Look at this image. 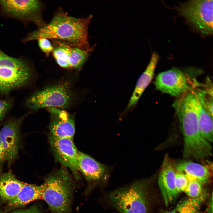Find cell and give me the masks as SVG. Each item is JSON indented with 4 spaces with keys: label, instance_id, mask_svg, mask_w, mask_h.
<instances>
[{
    "label": "cell",
    "instance_id": "1",
    "mask_svg": "<svg viewBox=\"0 0 213 213\" xmlns=\"http://www.w3.org/2000/svg\"><path fill=\"white\" fill-rule=\"evenodd\" d=\"M196 100L194 93L189 91L178 97L172 106L183 136L184 157L204 159L212 155V147L200 131Z\"/></svg>",
    "mask_w": 213,
    "mask_h": 213
},
{
    "label": "cell",
    "instance_id": "2",
    "mask_svg": "<svg viewBox=\"0 0 213 213\" xmlns=\"http://www.w3.org/2000/svg\"><path fill=\"white\" fill-rule=\"evenodd\" d=\"M77 18L61 10L57 12L50 22L30 33L25 41L40 38L60 40L81 49L93 50L88 41V28L92 17Z\"/></svg>",
    "mask_w": 213,
    "mask_h": 213
},
{
    "label": "cell",
    "instance_id": "3",
    "mask_svg": "<svg viewBox=\"0 0 213 213\" xmlns=\"http://www.w3.org/2000/svg\"><path fill=\"white\" fill-rule=\"evenodd\" d=\"M42 184L41 199L51 213H71L76 184L66 167L52 171Z\"/></svg>",
    "mask_w": 213,
    "mask_h": 213
},
{
    "label": "cell",
    "instance_id": "4",
    "mask_svg": "<svg viewBox=\"0 0 213 213\" xmlns=\"http://www.w3.org/2000/svg\"><path fill=\"white\" fill-rule=\"evenodd\" d=\"M150 183L149 179L139 180L112 191L106 201L120 213H148Z\"/></svg>",
    "mask_w": 213,
    "mask_h": 213
},
{
    "label": "cell",
    "instance_id": "5",
    "mask_svg": "<svg viewBox=\"0 0 213 213\" xmlns=\"http://www.w3.org/2000/svg\"><path fill=\"white\" fill-rule=\"evenodd\" d=\"M213 0H191L176 7L179 14L184 17L203 36L213 33Z\"/></svg>",
    "mask_w": 213,
    "mask_h": 213
},
{
    "label": "cell",
    "instance_id": "6",
    "mask_svg": "<svg viewBox=\"0 0 213 213\" xmlns=\"http://www.w3.org/2000/svg\"><path fill=\"white\" fill-rule=\"evenodd\" d=\"M31 75V70L25 62L0 51V93H7L23 86Z\"/></svg>",
    "mask_w": 213,
    "mask_h": 213
},
{
    "label": "cell",
    "instance_id": "7",
    "mask_svg": "<svg viewBox=\"0 0 213 213\" xmlns=\"http://www.w3.org/2000/svg\"><path fill=\"white\" fill-rule=\"evenodd\" d=\"M72 99L69 85L64 83L36 91L27 99L26 105L33 111L45 107L64 108L70 105Z\"/></svg>",
    "mask_w": 213,
    "mask_h": 213
},
{
    "label": "cell",
    "instance_id": "8",
    "mask_svg": "<svg viewBox=\"0 0 213 213\" xmlns=\"http://www.w3.org/2000/svg\"><path fill=\"white\" fill-rule=\"evenodd\" d=\"M77 165L87 182L84 192L87 195L97 187L106 184L109 177L111 168L101 164L90 156L78 151Z\"/></svg>",
    "mask_w": 213,
    "mask_h": 213
},
{
    "label": "cell",
    "instance_id": "9",
    "mask_svg": "<svg viewBox=\"0 0 213 213\" xmlns=\"http://www.w3.org/2000/svg\"><path fill=\"white\" fill-rule=\"evenodd\" d=\"M26 115L7 121L0 130L5 160L9 166L17 159L22 145L21 125Z\"/></svg>",
    "mask_w": 213,
    "mask_h": 213
},
{
    "label": "cell",
    "instance_id": "10",
    "mask_svg": "<svg viewBox=\"0 0 213 213\" xmlns=\"http://www.w3.org/2000/svg\"><path fill=\"white\" fill-rule=\"evenodd\" d=\"M3 10L12 17L32 22L41 27L45 24L41 15V5L38 0H0Z\"/></svg>",
    "mask_w": 213,
    "mask_h": 213
},
{
    "label": "cell",
    "instance_id": "11",
    "mask_svg": "<svg viewBox=\"0 0 213 213\" xmlns=\"http://www.w3.org/2000/svg\"><path fill=\"white\" fill-rule=\"evenodd\" d=\"M48 138L56 160L64 167L69 168L77 180L80 178L77 165L78 151L73 139L58 138L50 133L48 134Z\"/></svg>",
    "mask_w": 213,
    "mask_h": 213
},
{
    "label": "cell",
    "instance_id": "12",
    "mask_svg": "<svg viewBox=\"0 0 213 213\" xmlns=\"http://www.w3.org/2000/svg\"><path fill=\"white\" fill-rule=\"evenodd\" d=\"M184 73L175 67L159 73L154 83L156 89L173 96H181L191 89Z\"/></svg>",
    "mask_w": 213,
    "mask_h": 213
},
{
    "label": "cell",
    "instance_id": "13",
    "mask_svg": "<svg viewBox=\"0 0 213 213\" xmlns=\"http://www.w3.org/2000/svg\"><path fill=\"white\" fill-rule=\"evenodd\" d=\"M46 108L50 114L48 127L50 133L58 138L73 139L75 132L74 116L59 108Z\"/></svg>",
    "mask_w": 213,
    "mask_h": 213
},
{
    "label": "cell",
    "instance_id": "14",
    "mask_svg": "<svg viewBox=\"0 0 213 213\" xmlns=\"http://www.w3.org/2000/svg\"><path fill=\"white\" fill-rule=\"evenodd\" d=\"M175 172L167 156L164 158L159 175L158 184L166 207L173 203L179 193L175 185Z\"/></svg>",
    "mask_w": 213,
    "mask_h": 213
},
{
    "label": "cell",
    "instance_id": "15",
    "mask_svg": "<svg viewBox=\"0 0 213 213\" xmlns=\"http://www.w3.org/2000/svg\"><path fill=\"white\" fill-rule=\"evenodd\" d=\"M42 184L37 185L25 183L17 195L7 202L6 212L23 207L31 201L41 199Z\"/></svg>",
    "mask_w": 213,
    "mask_h": 213
},
{
    "label": "cell",
    "instance_id": "16",
    "mask_svg": "<svg viewBox=\"0 0 213 213\" xmlns=\"http://www.w3.org/2000/svg\"><path fill=\"white\" fill-rule=\"evenodd\" d=\"M156 52L152 54L149 63L139 78L132 96L126 108L128 111L134 107L146 88L151 83L153 78L155 70L159 59Z\"/></svg>",
    "mask_w": 213,
    "mask_h": 213
},
{
    "label": "cell",
    "instance_id": "17",
    "mask_svg": "<svg viewBox=\"0 0 213 213\" xmlns=\"http://www.w3.org/2000/svg\"><path fill=\"white\" fill-rule=\"evenodd\" d=\"M18 180L12 172L0 174V197L9 201L17 194L25 184Z\"/></svg>",
    "mask_w": 213,
    "mask_h": 213
},
{
    "label": "cell",
    "instance_id": "18",
    "mask_svg": "<svg viewBox=\"0 0 213 213\" xmlns=\"http://www.w3.org/2000/svg\"><path fill=\"white\" fill-rule=\"evenodd\" d=\"M176 168L178 172L185 175L188 180H195L202 185L207 183L209 177L208 168L200 164L189 161L178 164Z\"/></svg>",
    "mask_w": 213,
    "mask_h": 213
},
{
    "label": "cell",
    "instance_id": "19",
    "mask_svg": "<svg viewBox=\"0 0 213 213\" xmlns=\"http://www.w3.org/2000/svg\"><path fill=\"white\" fill-rule=\"evenodd\" d=\"M196 104L200 131L207 141L210 143H212L213 139L212 117L204 109L196 95Z\"/></svg>",
    "mask_w": 213,
    "mask_h": 213
},
{
    "label": "cell",
    "instance_id": "20",
    "mask_svg": "<svg viewBox=\"0 0 213 213\" xmlns=\"http://www.w3.org/2000/svg\"><path fill=\"white\" fill-rule=\"evenodd\" d=\"M73 46L62 41L57 42V44L54 46L53 55L57 64L61 67L69 69L68 62Z\"/></svg>",
    "mask_w": 213,
    "mask_h": 213
},
{
    "label": "cell",
    "instance_id": "21",
    "mask_svg": "<svg viewBox=\"0 0 213 213\" xmlns=\"http://www.w3.org/2000/svg\"><path fill=\"white\" fill-rule=\"evenodd\" d=\"M91 51L73 46L68 62L69 69L80 68L85 62L89 53Z\"/></svg>",
    "mask_w": 213,
    "mask_h": 213
},
{
    "label": "cell",
    "instance_id": "22",
    "mask_svg": "<svg viewBox=\"0 0 213 213\" xmlns=\"http://www.w3.org/2000/svg\"><path fill=\"white\" fill-rule=\"evenodd\" d=\"M211 85H206L204 89L194 91L200 103L208 113L213 116V91Z\"/></svg>",
    "mask_w": 213,
    "mask_h": 213
},
{
    "label": "cell",
    "instance_id": "23",
    "mask_svg": "<svg viewBox=\"0 0 213 213\" xmlns=\"http://www.w3.org/2000/svg\"><path fill=\"white\" fill-rule=\"evenodd\" d=\"M202 184L195 180H189L187 187L185 191L186 194L193 199L200 196L202 191Z\"/></svg>",
    "mask_w": 213,
    "mask_h": 213
},
{
    "label": "cell",
    "instance_id": "24",
    "mask_svg": "<svg viewBox=\"0 0 213 213\" xmlns=\"http://www.w3.org/2000/svg\"><path fill=\"white\" fill-rule=\"evenodd\" d=\"M188 182V178L184 174L179 172L175 173V185L179 193L185 191Z\"/></svg>",
    "mask_w": 213,
    "mask_h": 213
},
{
    "label": "cell",
    "instance_id": "25",
    "mask_svg": "<svg viewBox=\"0 0 213 213\" xmlns=\"http://www.w3.org/2000/svg\"><path fill=\"white\" fill-rule=\"evenodd\" d=\"M38 44L41 50L46 54L52 52L54 46L49 39L46 38H40L38 40Z\"/></svg>",
    "mask_w": 213,
    "mask_h": 213
},
{
    "label": "cell",
    "instance_id": "26",
    "mask_svg": "<svg viewBox=\"0 0 213 213\" xmlns=\"http://www.w3.org/2000/svg\"><path fill=\"white\" fill-rule=\"evenodd\" d=\"M12 104V102L9 100H0V122L4 118Z\"/></svg>",
    "mask_w": 213,
    "mask_h": 213
},
{
    "label": "cell",
    "instance_id": "27",
    "mask_svg": "<svg viewBox=\"0 0 213 213\" xmlns=\"http://www.w3.org/2000/svg\"><path fill=\"white\" fill-rule=\"evenodd\" d=\"M0 213H42L40 207L37 205H33L26 209H20L8 212L0 209Z\"/></svg>",
    "mask_w": 213,
    "mask_h": 213
},
{
    "label": "cell",
    "instance_id": "28",
    "mask_svg": "<svg viewBox=\"0 0 213 213\" xmlns=\"http://www.w3.org/2000/svg\"><path fill=\"white\" fill-rule=\"evenodd\" d=\"M5 161L4 151L0 138V174H1L2 166Z\"/></svg>",
    "mask_w": 213,
    "mask_h": 213
},
{
    "label": "cell",
    "instance_id": "29",
    "mask_svg": "<svg viewBox=\"0 0 213 213\" xmlns=\"http://www.w3.org/2000/svg\"><path fill=\"white\" fill-rule=\"evenodd\" d=\"M164 213H182L178 205L173 209L165 212Z\"/></svg>",
    "mask_w": 213,
    "mask_h": 213
}]
</instances>
